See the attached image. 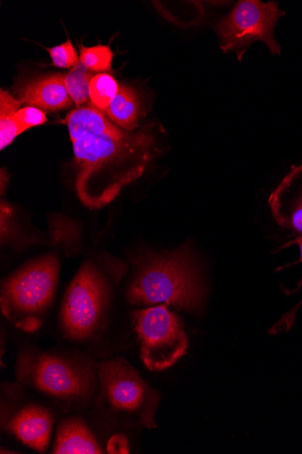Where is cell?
Returning <instances> with one entry per match:
<instances>
[{"mask_svg":"<svg viewBox=\"0 0 302 454\" xmlns=\"http://www.w3.org/2000/svg\"><path fill=\"white\" fill-rule=\"evenodd\" d=\"M66 123L73 145L81 202L101 209L141 178L159 154L151 127L127 131L92 104L72 110Z\"/></svg>","mask_w":302,"mask_h":454,"instance_id":"6da1fadb","label":"cell"},{"mask_svg":"<svg viewBox=\"0 0 302 454\" xmlns=\"http://www.w3.org/2000/svg\"><path fill=\"white\" fill-rule=\"evenodd\" d=\"M127 268L112 258L82 262L63 296L58 317L60 345L80 349L98 361L121 356L128 338L112 321L118 287Z\"/></svg>","mask_w":302,"mask_h":454,"instance_id":"7a4b0ae2","label":"cell"},{"mask_svg":"<svg viewBox=\"0 0 302 454\" xmlns=\"http://www.w3.org/2000/svg\"><path fill=\"white\" fill-rule=\"evenodd\" d=\"M98 370L97 359L73 347L42 349L29 342L18 344L15 380L63 415L93 405Z\"/></svg>","mask_w":302,"mask_h":454,"instance_id":"3957f363","label":"cell"},{"mask_svg":"<svg viewBox=\"0 0 302 454\" xmlns=\"http://www.w3.org/2000/svg\"><path fill=\"white\" fill-rule=\"evenodd\" d=\"M133 273L124 297L134 307L165 304L200 314L207 287L197 258L188 245L165 254L143 253L132 260Z\"/></svg>","mask_w":302,"mask_h":454,"instance_id":"277c9868","label":"cell"},{"mask_svg":"<svg viewBox=\"0 0 302 454\" xmlns=\"http://www.w3.org/2000/svg\"><path fill=\"white\" fill-rule=\"evenodd\" d=\"M160 393L122 356L99 361L93 407L117 426L132 432L155 429Z\"/></svg>","mask_w":302,"mask_h":454,"instance_id":"5b68a950","label":"cell"},{"mask_svg":"<svg viewBox=\"0 0 302 454\" xmlns=\"http://www.w3.org/2000/svg\"><path fill=\"white\" fill-rule=\"evenodd\" d=\"M61 262L55 254L32 259L2 281L0 308L6 320L26 334L44 325L53 307Z\"/></svg>","mask_w":302,"mask_h":454,"instance_id":"8992f818","label":"cell"},{"mask_svg":"<svg viewBox=\"0 0 302 454\" xmlns=\"http://www.w3.org/2000/svg\"><path fill=\"white\" fill-rule=\"evenodd\" d=\"M63 412L16 380L0 385V430L38 453L50 450Z\"/></svg>","mask_w":302,"mask_h":454,"instance_id":"52a82bcc","label":"cell"},{"mask_svg":"<svg viewBox=\"0 0 302 454\" xmlns=\"http://www.w3.org/2000/svg\"><path fill=\"white\" fill-rule=\"evenodd\" d=\"M135 433L117 426L91 406L62 415L50 453H134Z\"/></svg>","mask_w":302,"mask_h":454,"instance_id":"ba28073f","label":"cell"},{"mask_svg":"<svg viewBox=\"0 0 302 454\" xmlns=\"http://www.w3.org/2000/svg\"><path fill=\"white\" fill-rule=\"evenodd\" d=\"M129 320L141 359L151 372L174 366L188 353L189 339L183 324L166 305L134 309Z\"/></svg>","mask_w":302,"mask_h":454,"instance_id":"9c48e42d","label":"cell"},{"mask_svg":"<svg viewBox=\"0 0 302 454\" xmlns=\"http://www.w3.org/2000/svg\"><path fill=\"white\" fill-rule=\"evenodd\" d=\"M285 16L277 3L258 0H241L232 12L215 26L221 48L225 53L235 52L242 59L252 44L260 41L273 55H281L275 29L279 20Z\"/></svg>","mask_w":302,"mask_h":454,"instance_id":"30bf717a","label":"cell"},{"mask_svg":"<svg viewBox=\"0 0 302 454\" xmlns=\"http://www.w3.org/2000/svg\"><path fill=\"white\" fill-rule=\"evenodd\" d=\"M268 202L280 227L302 234V164L284 176Z\"/></svg>","mask_w":302,"mask_h":454,"instance_id":"8fae6325","label":"cell"},{"mask_svg":"<svg viewBox=\"0 0 302 454\" xmlns=\"http://www.w3.org/2000/svg\"><path fill=\"white\" fill-rule=\"evenodd\" d=\"M16 94L22 104L43 111L65 110L74 104L66 90L65 74L59 73L26 80L19 84Z\"/></svg>","mask_w":302,"mask_h":454,"instance_id":"7c38bea8","label":"cell"},{"mask_svg":"<svg viewBox=\"0 0 302 454\" xmlns=\"http://www.w3.org/2000/svg\"><path fill=\"white\" fill-rule=\"evenodd\" d=\"M115 125L127 131L140 129V120L144 114L143 105L137 90L120 85L116 97L105 112Z\"/></svg>","mask_w":302,"mask_h":454,"instance_id":"4fadbf2b","label":"cell"},{"mask_svg":"<svg viewBox=\"0 0 302 454\" xmlns=\"http://www.w3.org/2000/svg\"><path fill=\"white\" fill-rule=\"evenodd\" d=\"M23 104L8 91H0V148L5 149L21 135L14 115Z\"/></svg>","mask_w":302,"mask_h":454,"instance_id":"5bb4252c","label":"cell"},{"mask_svg":"<svg viewBox=\"0 0 302 454\" xmlns=\"http://www.w3.org/2000/svg\"><path fill=\"white\" fill-rule=\"evenodd\" d=\"M96 75L80 62L65 74L66 90L77 107L91 103L90 88Z\"/></svg>","mask_w":302,"mask_h":454,"instance_id":"9a60e30c","label":"cell"},{"mask_svg":"<svg viewBox=\"0 0 302 454\" xmlns=\"http://www.w3.org/2000/svg\"><path fill=\"white\" fill-rule=\"evenodd\" d=\"M80 63L91 72L107 74L112 71L114 53L109 46L97 45L95 47L81 46Z\"/></svg>","mask_w":302,"mask_h":454,"instance_id":"2e32d148","label":"cell"},{"mask_svg":"<svg viewBox=\"0 0 302 454\" xmlns=\"http://www.w3.org/2000/svg\"><path fill=\"white\" fill-rule=\"evenodd\" d=\"M120 86L117 81L109 74H97L91 82L90 97L92 105L105 112L116 97Z\"/></svg>","mask_w":302,"mask_h":454,"instance_id":"e0dca14e","label":"cell"},{"mask_svg":"<svg viewBox=\"0 0 302 454\" xmlns=\"http://www.w3.org/2000/svg\"><path fill=\"white\" fill-rule=\"evenodd\" d=\"M46 50L52 59V66L54 67L72 69L80 62L77 51L70 39L61 45Z\"/></svg>","mask_w":302,"mask_h":454,"instance_id":"ac0fdd59","label":"cell"},{"mask_svg":"<svg viewBox=\"0 0 302 454\" xmlns=\"http://www.w3.org/2000/svg\"><path fill=\"white\" fill-rule=\"evenodd\" d=\"M14 120L21 134L32 128L44 125L48 121L45 112L35 106L19 109L15 114Z\"/></svg>","mask_w":302,"mask_h":454,"instance_id":"d6986e66","label":"cell"},{"mask_svg":"<svg viewBox=\"0 0 302 454\" xmlns=\"http://www.w3.org/2000/svg\"><path fill=\"white\" fill-rule=\"evenodd\" d=\"M292 244H297L299 247V251H300V261L299 262H302V234L300 236L297 237L294 240L286 243L284 246H283L281 247V249H284V247L290 246ZM300 286H302V279L299 281V283L298 285L297 291L298 290V288Z\"/></svg>","mask_w":302,"mask_h":454,"instance_id":"ffe728a7","label":"cell"},{"mask_svg":"<svg viewBox=\"0 0 302 454\" xmlns=\"http://www.w3.org/2000/svg\"><path fill=\"white\" fill-rule=\"evenodd\" d=\"M8 343V335L5 334L4 329L2 330V348H0V351H2V360L4 359V356L5 353V347H7Z\"/></svg>","mask_w":302,"mask_h":454,"instance_id":"44dd1931","label":"cell"}]
</instances>
